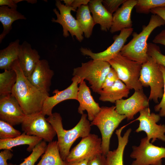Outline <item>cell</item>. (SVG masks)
I'll return each instance as SVG.
<instances>
[{
    "label": "cell",
    "instance_id": "obj_15",
    "mask_svg": "<svg viewBox=\"0 0 165 165\" xmlns=\"http://www.w3.org/2000/svg\"><path fill=\"white\" fill-rule=\"evenodd\" d=\"M26 116L12 94L0 96V120L13 126L21 124Z\"/></svg>",
    "mask_w": 165,
    "mask_h": 165
},
{
    "label": "cell",
    "instance_id": "obj_18",
    "mask_svg": "<svg viewBox=\"0 0 165 165\" xmlns=\"http://www.w3.org/2000/svg\"><path fill=\"white\" fill-rule=\"evenodd\" d=\"M77 100L79 103L78 112L82 115L84 111H86L88 119L92 121L100 111L101 107L94 101L84 80L79 83Z\"/></svg>",
    "mask_w": 165,
    "mask_h": 165
},
{
    "label": "cell",
    "instance_id": "obj_34",
    "mask_svg": "<svg viewBox=\"0 0 165 165\" xmlns=\"http://www.w3.org/2000/svg\"><path fill=\"white\" fill-rule=\"evenodd\" d=\"M159 66L164 80L163 92L161 101L155 106L154 109L156 112H159V114L160 117H165V68L161 65L159 64Z\"/></svg>",
    "mask_w": 165,
    "mask_h": 165
},
{
    "label": "cell",
    "instance_id": "obj_12",
    "mask_svg": "<svg viewBox=\"0 0 165 165\" xmlns=\"http://www.w3.org/2000/svg\"><path fill=\"white\" fill-rule=\"evenodd\" d=\"M55 5L60 13L56 9H53L57 19L53 18L52 22L58 23L62 26L63 35L64 37L68 36L69 32L72 38L75 36L79 42H82L84 38L83 33L76 19L71 13L72 11H75L72 7L67 6L62 4L60 0H56Z\"/></svg>",
    "mask_w": 165,
    "mask_h": 165
},
{
    "label": "cell",
    "instance_id": "obj_28",
    "mask_svg": "<svg viewBox=\"0 0 165 165\" xmlns=\"http://www.w3.org/2000/svg\"><path fill=\"white\" fill-rule=\"evenodd\" d=\"M36 165H65L61 158L57 141L49 142L41 160Z\"/></svg>",
    "mask_w": 165,
    "mask_h": 165
},
{
    "label": "cell",
    "instance_id": "obj_9",
    "mask_svg": "<svg viewBox=\"0 0 165 165\" xmlns=\"http://www.w3.org/2000/svg\"><path fill=\"white\" fill-rule=\"evenodd\" d=\"M42 112L26 116L21 124L22 130L26 134L36 136L49 142L57 134L51 124Z\"/></svg>",
    "mask_w": 165,
    "mask_h": 165
},
{
    "label": "cell",
    "instance_id": "obj_6",
    "mask_svg": "<svg viewBox=\"0 0 165 165\" xmlns=\"http://www.w3.org/2000/svg\"><path fill=\"white\" fill-rule=\"evenodd\" d=\"M116 72L119 79L130 90L143 89L139 81L142 64L118 54L108 62Z\"/></svg>",
    "mask_w": 165,
    "mask_h": 165
},
{
    "label": "cell",
    "instance_id": "obj_36",
    "mask_svg": "<svg viewBox=\"0 0 165 165\" xmlns=\"http://www.w3.org/2000/svg\"><path fill=\"white\" fill-rule=\"evenodd\" d=\"M126 0H102L103 5L111 14L113 15Z\"/></svg>",
    "mask_w": 165,
    "mask_h": 165
},
{
    "label": "cell",
    "instance_id": "obj_19",
    "mask_svg": "<svg viewBox=\"0 0 165 165\" xmlns=\"http://www.w3.org/2000/svg\"><path fill=\"white\" fill-rule=\"evenodd\" d=\"M137 1L138 0H126L112 15L113 22L109 30L111 33L132 28L133 24L131 18V13Z\"/></svg>",
    "mask_w": 165,
    "mask_h": 165
},
{
    "label": "cell",
    "instance_id": "obj_30",
    "mask_svg": "<svg viewBox=\"0 0 165 165\" xmlns=\"http://www.w3.org/2000/svg\"><path fill=\"white\" fill-rule=\"evenodd\" d=\"M165 6V0H138L135 6L136 12L148 14L151 9Z\"/></svg>",
    "mask_w": 165,
    "mask_h": 165
},
{
    "label": "cell",
    "instance_id": "obj_11",
    "mask_svg": "<svg viewBox=\"0 0 165 165\" xmlns=\"http://www.w3.org/2000/svg\"><path fill=\"white\" fill-rule=\"evenodd\" d=\"M139 112L140 115L136 119L139 121V125L135 132H145L148 140L150 141L152 139V143L157 139L165 142V125L157 124L160 119V115L151 113L148 107L142 109Z\"/></svg>",
    "mask_w": 165,
    "mask_h": 165
},
{
    "label": "cell",
    "instance_id": "obj_22",
    "mask_svg": "<svg viewBox=\"0 0 165 165\" xmlns=\"http://www.w3.org/2000/svg\"><path fill=\"white\" fill-rule=\"evenodd\" d=\"M124 128L123 127L116 130L115 133L118 139V147L112 151H109L106 155V165H123V153L132 131L131 128H129L122 136V132Z\"/></svg>",
    "mask_w": 165,
    "mask_h": 165
},
{
    "label": "cell",
    "instance_id": "obj_29",
    "mask_svg": "<svg viewBox=\"0 0 165 165\" xmlns=\"http://www.w3.org/2000/svg\"><path fill=\"white\" fill-rule=\"evenodd\" d=\"M17 80V75L13 70H5L0 73V95L12 94Z\"/></svg>",
    "mask_w": 165,
    "mask_h": 165
},
{
    "label": "cell",
    "instance_id": "obj_26",
    "mask_svg": "<svg viewBox=\"0 0 165 165\" xmlns=\"http://www.w3.org/2000/svg\"><path fill=\"white\" fill-rule=\"evenodd\" d=\"M20 40L16 39L11 42L5 48L0 50V68L1 69H11L13 63L18 59L20 45Z\"/></svg>",
    "mask_w": 165,
    "mask_h": 165
},
{
    "label": "cell",
    "instance_id": "obj_40",
    "mask_svg": "<svg viewBox=\"0 0 165 165\" xmlns=\"http://www.w3.org/2000/svg\"><path fill=\"white\" fill-rule=\"evenodd\" d=\"M150 12L159 16L165 21V6L152 9Z\"/></svg>",
    "mask_w": 165,
    "mask_h": 165
},
{
    "label": "cell",
    "instance_id": "obj_13",
    "mask_svg": "<svg viewBox=\"0 0 165 165\" xmlns=\"http://www.w3.org/2000/svg\"><path fill=\"white\" fill-rule=\"evenodd\" d=\"M149 101L143 89L135 91L128 98L116 101V110L119 114L125 115L128 120H132L137 113L148 107Z\"/></svg>",
    "mask_w": 165,
    "mask_h": 165
},
{
    "label": "cell",
    "instance_id": "obj_32",
    "mask_svg": "<svg viewBox=\"0 0 165 165\" xmlns=\"http://www.w3.org/2000/svg\"><path fill=\"white\" fill-rule=\"evenodd\" d=\"M21 134L20 132L13 126L3 121L0 120V139H12Z\"/></svg>",
    "mask_w": 165,
    "mask_h": 165
},
{
    "label": "cell",
    "instance_id": "obj_5",
    "mask_svg": "<svg viewBox=\"0 0 165 165\" xmlns=\"http://www.w3.org/2000/svg\"><path fill=\"white\" fill-rule=\"evenodd\" d=\"M111 67L108 62L92 59L82 63L80 66L74 68L72 75L79 78L80 82L84 80L88 81L93 91L97 93L102 90L103 83Z\"/></svg>",
    "mask_w": 165,
    "mask_h": 165
},
{
    "label": "cell",
    "instance_id": "obj_4",
    "mask_svg": "<svg viewBox=\"0 0 165 165\" xmlns=\"http://www.w3.org/2000/svg\"><path fill=\"white\" fill-rule=\"evenodd\" d=\"M126 118L125 115L118 113L116 106H102L96 117L90 123L100 130L101 135L102 154L106 156L109 151L110 140L115 130Z\"/></svg>",
    "mask_w": 165,
    "mask_h": 165
},
{
    "label": "cell",
    "instance_id": "obj_35",
    "mask_svg": "<svg viewBox=\"0 0 165 165\" xmlns=\"http://www.w3.org/2000/svg\"><path fill=\"white\" fill-rule=\"evenodd\" d=\"M117 74L112 67L107 75L102 86V90H106L112 86L119 79Z\"/></svg>",
    "mask_w": 165,
    "mask_h": 165
},
{
    "label": "cell",
    "instance_id": "obj_42",
    "mask_svg": "<svg viewBox=\"0 0 165 165\" xmlns=\"http://www.w3.org/2000/svg\"><path fill=\"white\" fill-rule=\"evenodd\" d=\"M6 6L13 9H16L17 7L14 0H0V6Z\"/></svg>",
    "mask_w": 165,
    "mask_h": 165
},
{
    "label": "cell",
    "instance_id": "obj_7",
    "mask_svg": "<svg viewBox=\"0 0 165 165\" xmlns=\"http://www.w3.org/2000/svg\"><path fill=\"white\" fill-rule=\"evenodd\" d=\"M139 79L143 87H150L149 101L158 103L163 94L164 80L159 64L152 57L142 64Z\"/></svg>",
    "mask_w": 165,
    "mask_h": 165
},
{
    "label": "cell",
    "instance_id": "obj_43",
    "mask_svg": "<svg viewBox=\"0 0 165 165\" xmlns=\"http://www.w3.org/2000/svg\"><path fill=\"white\" fill-rule=\"evenodd\" d=\"M88 160H86L77 162H68L65 161V165H87Z\"/></svg>",
    "mask_w": 165,
    "mask_h": 165
},
{
    "label": "cell",
    "instance_id": "obj_17",
    "mask_svg": "<svg viewBox=\"0 0 165 165\" xmlns=\"http://www.w3.org/2000/svg\"><path fill=\"white\" fill-rule=\"evenodd\" d=\"M54 75L48 62L45 59L40 60L35 69L27 77L31 83L42 92L49 96L51 80Z\"/></svg>",
    "mask_w": 165,
    "mask_h": 165
},
{
    "label": "cell",
    "instance_id": "obj_21",
    "mask_svg": "<svg viewBox=\"0 0 165 165\" xmlns=\"http://www.w3.org/2000/svg\"><path fill=\"white\" fill-rule=\"evenodd\" d=\"M102 1L90 0L88 6L95 24H99L102 31H107L110 30L112 26L113 15L105 7Z\"/></svg>",
    "mask_w": 165,
    "mask_h": 165
},
{
    "label": "cell",
    "instance_id": "obj_39",
    "mask_svg": "<svg viewBox=\"0 0 165 165\" xmlns=\"http://www.w3.org/2000/svg\"><path fill=\"white\" fill-rule=\"evenodd\" d=\"M154 43L160 44L165 46V29L157 35L152 40Z\"/></svg>",
    "mask_w": 165,
    "mask_h": 165
},
{
    "label": "cell",
    "instance_id": "obj_25",
    "mask_svg": "<svg viewBox=\"0 0 165 165\" xmlns=\"http://www.w3.org/2000/svg\"><path fill=\"white\" fill-rule=\"evenodd\" d=\"M26 18L17 10L16 9H11L7 6L0 7V21L3 27V31L0 35V43L9 32L12 28V24L18 20H25Z\"/></svg>",
    "mask_w": 165,
    "mask_h": 165
},
{
    "label": "cell",
    "instance_id": "obj_31",
    "mask_svg": "<svg viewBox=\"0 0 165 165\" xmlns=\"http://www.w3.org/2000/svg\"><path fill=\"white\" fill-rule=\"evenodd\" d=\"M47 147L46 141H42L33 149L31 154L24 159V161L19 165H34L39 157L45 152ZM8 165H16L9 163Z\"/></svg>",
    "mask_w": 165,
    "mask_h": 165
},
{
    "label": "cell",
    "instance_id": "obj_37",
    "mask_svg": "<svg viewBox=\"0 0 165 165\" xmlns=\"http://www.w3.org/2000/svg\"><path fill=\"white\" fill-rule=\"evenodd\" d=\"M87 165H106V156L101 154L89 160Z\"/></svg>",
    "mask_w": 165,
    "mask_h": 165
},
{
    "label": "cell",
    "instance_id": "obj_3",
    "mask_svg": "<svg viewBox=\"0 0 165 165\" xmlns=\"http://www.w3.org/2000/svg\"><path fill=\"white\" fill-rule=\"evenodd\" d=\"M165 25V21L159 16L153 14L147 25H143L139 34L134 32L132 39L124 45L120 53L121 55L141 64L146 62L150 57L148 53V39L152 32L158 27Z\"/></svg>",
    "mask_w": 165,
    "mask_h": 165
},
{
    "label": "cell",
    "instance_id": "obj_44",
    "mask_svg": "<svg viewBox=\"0 0 165 165\" xmlns=\"http://www.w3.org/2000/svg\"><path fill=\"white\" fill-rule=\"evenodd\" d=\"M73 0H64V3L65 5L67 6L71 7V5L73 2Z\"/></svg>",
    "mask_w": 165,
    "mask_h": 165
},
{
    "label": "cell",
    "instance_id": "obj_16",
    "mask_svg": "<svg viewBox=\"0 0 165 165\" xmlns=\"http://www.w3.org/2000/svg\"><path fill=\"white\" fill-rule=\"evenodd\" d=\"M72 81V83L65 89L61 91L55 90L53 91V96L46 97L41 111L44 116L51 115L54 107L63 101L69 99L77 100L79 90L78 85L80 83L79 78L77 76H74Z\"/></svg>",
    "mask_w": 165,
    "mask_h": 165
},
{
    "label": "cell",
    "instance_id": "obj_10",
    "mask_svg": "<svg viewBox=\"0 0 165 165\" xmlns=\"http://www.w3.org/2000/svg\"><path fill=\"white\" fill-rule=\"evenodd\" d=\"M101 138L94 134H90L82 138L80 142L70 151L65 161L77 162L90 160L102 154Z\"/></svg>",
    "mask_w": 165,
    "mask_h": 165
},
{
    "label": "cell",
    "instance_id": "obj_23",
    "mask_svg": "<svg viewBox=\"0 0 165 165\" xmlns=\"http://www.w3.org/2000/svg\"><path fill=\"white\" fill-rule=\"evenodd\" d=\"M130 89L120 79H118L108 89L101 90L97 93L100 95L99 100L104 102L114 103L123 97H127Z\"/></svg>",
    "mask_w": 165,
    "mask_h": 165
},
{
    "label": "cell",
    "instance_id": "obj_1",
    "mask_svg": "<svg viewBox=\"0 0 165 165\" xmlns=\"http://www.w3.org/2000/svg\"><path fill=\"white\" fill-rule=\"evenodd\" d=\"M11 69L17 75V80L12 94L17 99L25 115H31L42 111L47 96L33 86L23 73L18 59L13 64Z\"/></svg>",
    "mask_w": 165,
    "mask_h": 165
},
{
    "label": "cell",
    "instance_id": "obj_38",
    "mask_svg": "<svg viewBox=\"0 0 165 165\" xmlns=\"http://www.w3.org/2000/svg\"><path fill=\"white\" fill-rule=\"evenodd\" d=\"M12 151L4 149L0 153V165H8L7 160H10L13 156Z\"/></svg>",
    "mask_w": 165,
    "mask_h": 165
},
{
    "label": "cell",
    "instance_id": "obj_33",
    "mask_svg": "<svg viewBox=\"0 0 165 165\" xmlns=\"http://www.w3.org/2000/svg\"><path fill=\"white\" fill-rule=\"evenodd\" d=\"M148 54L159 64L165 68V55L163 54L159 47L154 43L148 44Z\"/></svg>",
    "mask_w": 165,
    "mask_h": 165
},
{
    "label": "cell",
    "instance_id": "obj_41",
    "mask_svg": "<svg viewBox=\"0 0 165 165\" xmlns=\"http://www.w3.org/2000/svg\"><path fill=\"white\" fill-rule=\"evenodd\" d=\"M90 1V0H73L71 7L76 11L81 6L88 5Z\"/></svg>",
    "mask_w": 165,
    "mask_h": 165
},
{
    "label": "cell",
    "instance_id": "obj_20",
    "mask_svg": "<svg viewBox=\"0 0 165 165\" xmlns=\"http://www.w3.org/2000/svg\"><path fill=\"white\" fill-rule=\"evenodd\" d=\"M40 58L38 51L32 49L30 43L24 41L20 45L18 60L20 65L26 77H28L31 74L40 60Z\"/></svg>",
    "mask_w": 165,
    "mask_h": 165
},
{
    "label": "cell",
    "instance_id": "obj_8",
    "mask_svg": "<svg viewBox=\"0 0 165 165\" xmlns=\"http://www.w3.org/2000/svg\"><path fill=\"white\" fill-rule=\"evenodd\" d=\"M130 157L134 160L131 165H162L165 160V148L155 146L146 137L142 138L140 145L132 147Z\"/></svg>",
    "mask_w": 165,
    "mask_h": 165
},
{
    "label": "cell",
    "instance_id": "obj_27",
    "mask_svg": "<svg viewBox=\"0 0 165 165\" xmlns=\"http://www.w3.org/2000/svg\"><path fill=\"white\" fill-rule=\"evenodd\" d=\"M76 18L85 37L89 38L95 25L88 5H83L76 10Z\"/></svg>",
    "mask_w": 165,
    "mask_h": 165
},
{
    "label": "cell",
    "instance_id": "obj_24",
    "mask_svg": "<svg viewBox=\"0 0 165 165\" xmlns=\"http://www.w3.org/2000/svg\"><path fill=\"white\" fill-rule=\"evenodd\" d=\"M42 140L41 138L28 135L24 132L20 136L13 138L0 139V149H9L12 151L13 147L26 145H28L27 148V151L30 152L32 151L35 147Z\"/></svg>",
    "mask_w": 165,
    "mask_h": 165
},
{
    "label": "cell",
    "instance_id": "obj_14",
    "mask_svg": "<svg viewBox=\"0 0 165 165\" xmlns=\"http://www.w3.org/2000/svg\"><path fill=\"white\" fill-rule=\"evenodd\" d=\"M133 31L132 28L121 30L120 34L114 38V40L113 43L102 52L95 53L90 49L83 47L81 48L80 51L83 55L88 56L92 60L108 62L120 53L127 38L132 34Z\"/></svg>",
    "mask_w": 165,
    "mask_h": 165
},
{
    "label": "cell",
    "instance_id": "obj_2",
    "mask_svg": "<svg viewBox=\"0 0 165 165\" xmlns=\"http://www.w3.org/2000/svg\"><path fill=\"white\" fill-rule=\"evenodd\" d=\"M87 116L86 114L83 113L76 125L68 130L63 128L62 118L60 113H52L46 118L56 132L60 155L64 161L66 160L68 156L70 149L75 140L79 138H83L90 134L91 126Z\"/></svg>",
    "mask_w": 165,
    "mask_h": 165
}]
</instances>
